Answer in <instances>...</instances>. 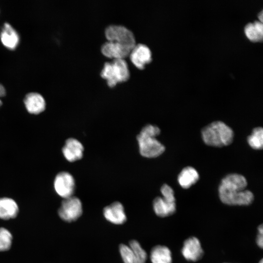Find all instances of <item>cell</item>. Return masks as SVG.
<instances>
[{
  "label": "cell",
  "instance_id": "obj_14",
  "mask_svg": "<svg viewBox=\"0 0 263 263\" xmlns=\"http://www.w3.org/2000/svg\"><path fill=\"white\" fill-rule=\"evenodd\" d=\"M25 107L30 113L38 114L43 112L46 108V102L40 94L31 92L27 94L23 100Z\"/></svg>",
  "mask_w": 263,
  "mask_h": 263
},
{
  "label": "cell",
  "instance_id": "obj_26",
  "mask_svg": "<svg viewBox=\"0 0 263 263\" xmlns=\"http://www.w3.org/2000/svg\"><path fill=\"white\" fill-rule=\"evenodd\" d=\"M6 95V90L4 86L0 83V98ZM2 102L0 99V107L2 105Z\"/></svg>",
  "mask_w": 263,
  "mask_h": 263
},
{
  "label": "cell",
  "instance_id": "obj_8",
  "mask_svg": "<svg viewBox=\"0 0 263 263\" xmlns=\"http://www.w3.org/2000/svg\"><path fill=\"white\" fill-rule=\"evenodd\" d=\"M54 187L56 193L61 197L63 199L70 197L75 190V179L68 172H60L55 177Z\"/></svg>",
  "mask_w": 263,
  "mask_h": 263
},
{
  "label": "cell",
  "instance_id": "obj_10",
  "mask_svg": "<svg viewBox=\"0 0 263 263\" xmlns=\"http://www.w3.org/2000/svg\"><path fill=\"white\" fill-rule=\"evenodd\" d=\"M181 251L187 260L192 262L199 261L204 255L199 240L194 237H189L185 241Z\"/></svg>",
  "mask_w": 263,
  "mask_h": 263
},
{
  "label": "cell",
  "instance_id": "obj_25",
  "mask_svg": "<svg viewBox=\"0 0 263 263\" xmlns=\"http://www.w3.org/2000/svg\"><path fill=\"white\" fill-rule=\"evenodd\" d=\"M256 243L258 245L263 248V233L259 232L256 239Z\"/></svg>",
  "mask_w": 263,
  "mask_h": 263
},
{
  "label": "cell",
  "instance_id": "obj_20",
  "mask_svg": "<svg viewBox=\"0 0 263 263\" xmlns=\"http://www.w3.org/2000/svg\"><path fill=\"white\" fill-rule=\"evenodd\" d=\"M129 245L134 253L136 263H146L147 254L146 252L142 248L139 243L135 240H133L129 242Z\"/></svg>",
  "mask_w": 263,
  "mask_h": 263
},
{
  "label": "cell",
  "instance_id": "obj_19",
  "mask_svg": "<svg viewBox=\"0 0 263 263\" xmlns=\"http://www.w3.org/2000/svg\"><path fill=\"white\" fill-rule=\"evenodd\" d=\"M249 145L253 149L261 150L263 147V129L258 127L254 128L247 137Z\"/></svg>",
  "mask_w": 263,
  "mask_h": 263
},
{
  "label": "cell",
  "instance_id": "obj_4",
  "mask_svg": "<svg viewBox=\"0 0 263 263\" xmlns=\"http://www.w3.org/2000/svg\"><path fill=\"white\" fill-rule=\"evenodd\" d=\"M130 72L124 59H114L112 62H106L100 72V76L107 81L108 86L114 87L117 83L127 81Z\"/></svg>",
  "mask_w": 263,
  "mask_h": 263
},
{
  "label": "cell",
  "instance_id": "obj_11",
  "mask_svg": "<svg viewBox=\"0 0 263 263\" xmlns=\"http://www.w3.org/2000/svg\"><path fill=\"white\" fill-rule=\"evenodd\" d=\"M132 49L114 41L105 42L101 47V53L106 57L114 59H124L129 56Z\"/></svg>",
  "mask_w": 263,
  "mask_h": 263
},
{
  "label": "cell",
  "instance_id": "obj_17",
  "mask_svg": "<svg viewBox=\"0 0 263 263\" xmlns=\"http://www.w3.org/2000/svg\"><path fill=\"white\" fill-rule=\"evenodd\" d=\"M199 175L193 167L188 166L184 168L179 174L178 181L184 188H188L195 184L199 180Z\"/></svg>",
  "mask_w": 263,
  "mask_h": 263
},
{
  "label": "cell",
  "instance_id": "obj_23",
  "mask_svg": "<svg viewBox=\"0 0 263 263\" xmlns=\"http://www.w3.org/2000/svg\"><path fill=\"white\" fill-rule=\"evenodd\" d=\"M244 31L247 38L252 41H259L263 39V35L257 31L253 23H247L244 27Z\"/></svg>",
  "mask_w": 263,
  "mask_h": 263
},
{
  "label": "cell",
  "instance_id": "obj_12",
  "mask_svg": "<svg viewBox=\"0 0 263 263\" xmlns=\"http://www.w3.org/2000/svg\"><path fill=\"white\" fill-rule=\"evenodd\" d=\"M105 219L111 223L121 225L126 222L127 216L123 205L119 202H114L103 209Z\"/></svg>",
  "mask_w": 263,
  "mask_h": 263
},
{
  "label": "cell",
  "instance_id": "obj_3",
  "mask_svg": "<svg viewBox=\"0 0 263 263\" xmlns=\"http://www.w3.org/2000/svg\"><path fill=\"white\" fill-rule=\"evenodd\" d=\"M201 134L206 144L217 147L230 145L234 138L232 129L221 121H214L205 126Z\"/></svg>",
  "mask_w": 263,
  "mask_h": 263
},
{
  "label": "cell",
  "instance_id": "obj_27",
  "mask_svg": "<svg viewBox=\"0 0 263 263\" xmlns=\"http://www.w3.org/2000/svg\"><path fill=\"white\" fill-rule=\"evenodd\" d=\"M258 18L259 19V21L262 22L263 21V12L261 11L259 15H258Z\"/></svg>",
  "mask_w": 263,
  "mask_h": 263
},
{
  "label": "cell",
  "instance_id": "obj_18",
  "mask_svg": "<svg viewBox=\"0 0 263 263\" xmlns=\"http://www.w3.org/2000/svg\"><path fill=\"white\" fill-rule=\"evenodd\" d=\"M150 258L152 263H172L171 251L164 245L154 246L151 250Z\"/></svg>",
  "mask_w": 263,
  "mask_h": 263
},
{
  "label": "cell",
  "instance_id": "obj_16",
  "mask_svg": "<svg viewBox=\"0 0 263 263\" xmlns=\"http://www.w3.org/2000/svg\"><path fill=\"white\" fill-rule=\"evenodd\" d=\"M19 207L13 199L8 197L0 198V218L9 220L15 218L19 212Z\"/></svg>",
  "mask_w": 263,
  "mask_h": 263
},
{
  "label": "cell",
  "instance_id": "obj_24",
  "mask_svg": "<svg viewBox=\"0 0 263 263\" xmlns=\"http://www.w3.org/2000/svg\"><path fill=\"white\" fill-rule=\"evenodd\" d=\"M254 26L257 31L262 35H263V23L260 21H255L253 23Z\"/></svg>",
  "mask_w": 263,
  "mask_h": 263
},
{
  "label": "cell",
  "instance_id": "obj_9",
  "mask_svg": "<svg viewBox=\"0 0 263 263\" xmlns=\"http://www.w3.org/2000/svg\"><path fill=\"white\" fill-rule=\"evenodd\" d=\"M129 56L132 62L141 70L143 69L146 65L152 59L150 49L146 45L142 43L135 44Z\"/></svg>",
  "mask_w": 263,
  "mask_h": 263
},
{
  "label": "cell",
  "instance_id": "obj_29",
  "mask_svg": "<svg viewBox=\"0 0 263 263\" xmlns=\"http://www.w3.org/2000/svg\"></svg>",
  "mask_w": 263,
  "mask_h": 263
},
{
  "label": "cell",
  "instance_id": "obj_21",
  "mask_svg": "<svg viewBox=\"0 0 263 263\" xmlns=\"http://www.w3.org/2000/svg\"><path fill=\"white\" fill-rule=\"evenodd\" d=\"M12 238V235L8 229L0 227V251H5L10 248Z\"/></svg>",
  "mask_w": 263,
  "mask_h": 263
},
{
  "label": "cell",
  "instance_id": "obj_1",
  "mask_svg": "<svg viewBox=\"0 0 263 263\" xmlns=\"http://www.w3.org/2000/svg\"><path fill=\"white\" fill-rule=\"evenodd\" d=\"M246 178L242 175L231 173L223 178L218 188L219 196L225 204L230 206H247L254 200L253 193L245 189Z\"/></svg>",
  "mask_w": 263,
  "mask_h": 263
},
{
  "label": "cell",
  "instance_id": "obj_28",
  "mask_svg": "<svg viewBox=\"0 0 263 263\" xmlns=\"http://www.w3.org/2000/svg\"><path fill=\"white\" fill-rule=\"evenodd\" d=\"M259 263H263V259H261L260 261H259Z\"/></svg>",
  "mask_w": 263,
  "mask_h": 263
},
{
  "label": "cell",
  "instance_id": "obj_22",
  "mask_svg": "<svg viewBox=\"0 0 263 263\" xmlns=\"http://www.w3.org/2000/svg\"><path fill=\"white\" fill-rule=\"evenodd\" d=\"M119 252L124 263H136L134 253L129 245L120 244Z\"/></svg>",
  "mask_w": 263,
  "mask_h": 263
},
{
  "label": "cell",
  "instance_id": "obj_6",
  "mask_svg": "<svg viewBox=\"0 0 263 263\" xmlns=\"http://www.w3.org/2000/svg\"><path fill=\"white\" fill-rule=\"evenodd\" d=\"M105 35L108 41L118 42L132 49L136 44L133 33L123 25H110L107 26L105 30Z\"/></svg>",
  "mask_w": 263,
  "mask_h": 263
},
{
  "label": "cell",
  "instance_id": "obj_2",
  "mask_svg": "<svg viewBox=\"0 0 263 263\" xmlns=\"http://www.w3.org/2000/svg\"><path fill=\"white\" fill-rule=\"evenodd\" d=\"M160 133V129L155 125L148 124L142 129L136 138L142 156L155 158L164 152L165 146L155 138Z\"/></svg>",
  "mask_w": 263,
  "mask_h": 263
},
{
  "label": "cell",
  "instance_id": "obj_13",
  "mask_svg": "<svg viewBox=\"0 0 263 263\" xmlns=\"http://www.w3.org/2000/svg\"><path fill=\"white\" fill-rule=\"evenodd\" d=\"M84 147L78 140L70 138L67 139L62 149L65 158L70 162H73L82 158L83 155Z\"/></svg>",
  "mask_w": 263,
  "mask_h": 263
},
{
  "label": "cell",
  "instance_id": "obj_7",
  "mask_svg": "<svg viewBox=\"0 0 263 263\" xmlns=\"http://www.w3.org/2000/svg\"><path fill=\"white\" fill-rule=\"evenodd\" d=\"M82 205L80 200L75 197L64 199L58 209L59 217L67 222L75 221L82 214Z\"/></svg>",
  "mask_w": 263,
  "mask_h": 263
},
{
  "label": "cell",
  "instance_id": "obj_15",
  "mask_svg": "<svg viewBox=\"0 0 263 263\" xmlns=\"http://www.w3.org/2000/svg\"><path fill=\"white\" fill-rule=\"evenodd\" d=\"M0 39L4 46L14 50L19 42V36L17 31L8 22L4 23L0 32Z\"/></svg>",
  "mask_w": 263,
  "mask_h": 263
},
{
  "label": "cell",
  "instance_id": "obj_5",
  "mask_svg": "<svg viewBox=\"0 0 263 263\" xmlns=\"http://www.w3.org/2000/svg\"><path fill=\"white\" fill-rule=\"evenodd\" d=\"M163 197H157L153 201V207L155 213L161 217H165L173 214L176 211L175 198L172 188L166 184L161 188Z\"/></svg>",
  "mask_w": 263,
  "mask_h": 263
}]
</instances>
